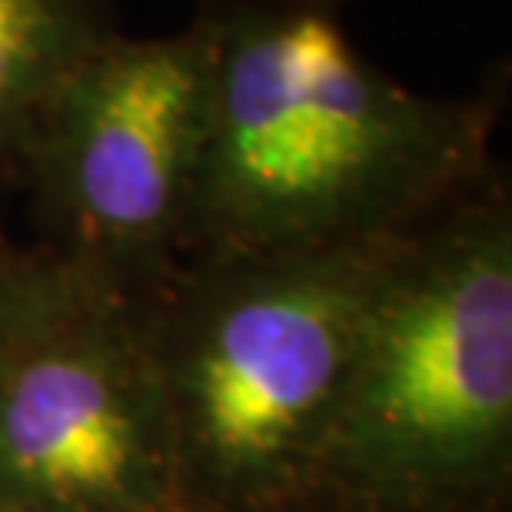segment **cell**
<instances>
[{
    "mask_svg": "<svg viewBox=\"0 0 512 512\" xmlns=\"http://www.w3.org/2000/svg\"><path fill=\"white\" fill-rule=\"evenodd\" d=\"M316 4H326V7H336V10H340L343 0H316Z\"/></svg>",
    "mask_w": 512,
    "mask_h": 512,
    "instance_id": "cell-8",
    "label": "cell"
},
{
    "mask_svg": "<svg viewBox=\"0 0 512 512\" xmlns=\"http://www.w3.org/2000/svg\"><path fill=\"white\" fill-rule=\"evenodd\" d=\"M0 512H180L140 300L64 260L0 350Z\"/></svg>",
    "mask_w": 512,
    "mask_h": 512,
    "instance_id": "cell-5",
    "label": "cell"
},
{
    "mask_svg": "<svg viewBox=\"0 0 512 512\" xmlns=\"http://www.w3.org/2000/svg\"><path fill=\"white\" fill-rule=\"evenodd\" d=\"M213 70L187 256L389 243L496 177L503 94L399 84L316 0H203Z\"/></svg>",
    "mask_w": 512,
    "mask_h": 512,
    "instance_id": "cell-1",
    "label": "cell"
},
{
    "mask_svg": "<svg viewBox=\"0 0 512 512\" xmlns=\"http://www.w3.org/2000/svg\"><path fill=\"white\" fill-rule=\"evenodd\" d=\"M117 30L114 0H0V170L50 90Z\"/></svg>",
    "mask_w": 512,
    "mask_h": 512,
    "instance_id": "cell-6",
    "label": "cell"
},
{
    "mask_svg": "<svg viewBox=\"0 0 512 512\" xmlns=\"http://www.w3.org/2000/svg\"><path fill=\"white\" fill-rule=\"evenodd\" d=\"M509 463L512 207L496 173L383 253L306 506L486 512Z\"/></svg>",
    "mask_w": 512,
    "mask_h": 512,
    "instance_id": "cell-2",
    "label": "cell"
},
{
    "mask_svg": "<svg viewBox=\"0 0 512 512\" xmlns=\"http://www.w3.org/2000/svg\"><path fill=\"white\" fill-rule=\"evenodd\" d=\"M60 270V260L50 250L24 247L0 227V350L10 343L27 316L44 300L54 276Z\"/></svg>",
    "mask_w": 512,
    "mask_h": 512,
    "instance_id": "cell-7",
    "label": "cell"
},
{
    "mask_svg": "<svg viewBox=\"0 0 512 512\" xmlns=\"http://www.w3.org/2000/svg\"><path fill=\"white\" fill-rule=\"evenodd\" d=\"M389 243L187 256L140 300L143 343L170 419L180 512H290L310 503Z\"/></svg>",
    "mask_w": 512,
    "mask_h": 512,
    "instance_id": "cell-3",
    "label": "cell"
},
{
    "mask_svg": "<svg viewBox=\"0 0 512 512\" xmlns=\"http://www.w3.org/2000/svg\"><path fill=\"white\" fill-rule=\"evenodd\" d=\"M210 70V27L197 10L170 34L117 30L50 90L10 167L34 193L40 247L133 300L177 270Z\"/></svg>",
    "mask_w": 512,
    "mask_h": 512,
    "instance_id": "cell-4",
    "label": "cell"
}]
</instances>
